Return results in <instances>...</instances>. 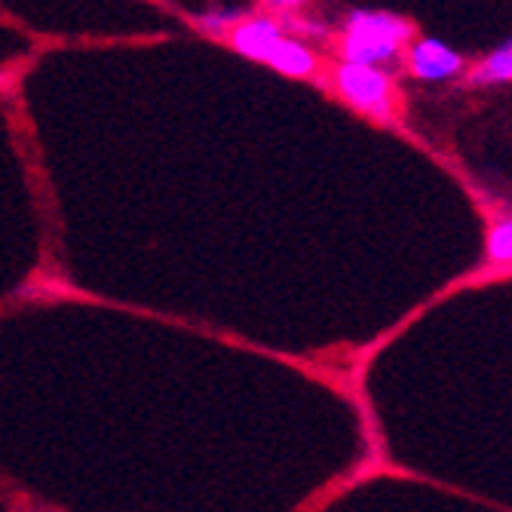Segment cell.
<instances>
[{
  "mask_svg": "<svg viewBox=\"0 0 512 512\" xmlns=\"http://www.w3.org/2000/svg\"><path fill=\"white\" fill-rule=\"evenodd\" d=\"M224 37L240 56L261 62L276 74L310 80L322 71V59L304 40L289 37V28L273 16H243Z\"/></svg>",
  "mask_w": 512,
  "mask_h": 512,
  "instance_id": "1",
  "label": "cell"
},
{
  "mask_svg": "<svg viewBox=\"0 0 512 512\" xmlns=\"http://www.w3.org/2000/svg\"><path fill=\"white\" fill-rule=\"evenodd\" d=\"M417 28L390 10H350L335 37L338 59L359 65H390L402 59Z\"/></svg>",
  "mask_w": 512,
  "mask_h": 512,
  "instance_id": "2",
  "label": "cell"
},
{
  "mask_svg": "<svg viewBox=\"0 0 512 512\" xmlns=\"http://www.w3.org/2000/svg\"><path fill=\"white\" fill-rule=\"evenodd\" d=\"M325 83L332 86L341 102H347L368 120L381 126H393L399 120V89L390 71H384V65H359L338 59L329 68V80Z\"/></svg>",
  "mask_w": 512,
  "mask_h": 512,
  "instance_id": "3",
  "label": "cell"
},
{
  "mask_svg": "<svg viewBox=\"0 0 512 512\" xmlns=\"http://www.w3.org/2000/svg\"><path fill=\"white\" fill-rule=\"evenodd\" d=\"M405 68L411 77L417 80H427V83H436V80H454L467 71V59H463L457 50H451L448 43L436 40V37H411L408 46H405Z\"/></svg>",
  "mask_w": 512,
  "mask_h": 512,
  "instance_id": "4",
  "label": "cell"
},
{
  "mask_svg": "<svg viewBox=\"0 0 512 512\" xmlns=\"http://www.w3.org/2000/svg\"><path fill=\"white\" fill-rule=\"evenodd\" d=\"M512 80V43H500L494 53H488L473 71H467L470 86H497Z\"/></svg>",
  "mask_w": 512,
  "mask_h": 512,
  "instance_id": "5",
  "label": "cell"
},
{
  "mask_svg": "<svg viewBox=\"0 0 512 512\" xmlns=\"http://www.w3.org/2000/svg\"><path fill=\"white\" fill-rule=\"evenodd\" d=\"M488 261L509 267L512 261V218L500 215L488 230Z\"/></svg>",
  "mask_w": 512,
  "mask_h": 512,
  "instance_id": "6",
  "label": "cell"
},
{
  "mask_svg": "<svg viewBox=\"0 0 512 512\" xmlns=\"http://www.w3.org/2000/svg\"><path fill=\"white\" fill-rule=\"evenodd\" d=\"M240 19H243V13H234V10H212L200 19V28L212 37H224Z\"/></svg>",
  "mask_w": 512,
  "mask_h": 512,
  "instance_id": "7",
  "label": "cell"
},
{
  "mask_svg": "<svg viewBox=\"0 0 512 512\" xmlns=\"http://www.w3.org/2000/svg\"><path fill=\"white\" fill-rule=\"evenodd\" d=\"M261 4L273 13H295V10H304L310 4H319V0H261Z\"/></svg>",
  "mask_w": 512,
  "mask_h": 512,
  "instance_id": "8",
  "label": "cell"
}]
</instances>
